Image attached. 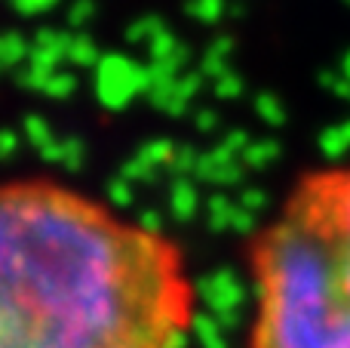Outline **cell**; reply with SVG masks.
Returning a JSON list of instances; mask_svg holds the SVG:
<instances>
[{"label":"cell","mask_w":350,"mask_h":348,"mask_svg":"<svg viewBox=\"0 0 350 348\" xmlns=\"http://www.w3.org/2000/svg\"><path fill=\"white\" fill-rule=\"evenodd\" d=\"M191 324L166 234L62 182H0V348H185Z\"/></svg>","instance_id":"cell-1"},{"label":"cell","mask_w":350,"mask_h":348,"mask_svg":"<svg viewBox=\"0 0 350 348\" xmlns=\"http://www.w3.org/2000/svg\"><path fill=\"white\" fill-rule=\"evenodd\" d=\"M252 348H350V166L304 176L252 247Z\"/></svg>","instance_id":"cell-2"}]
</instances>
